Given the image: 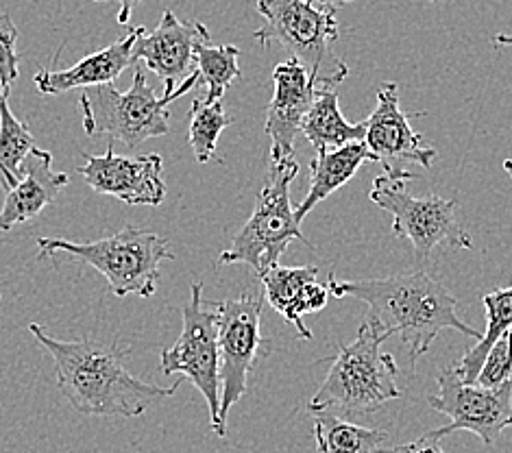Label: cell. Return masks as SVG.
I'll list each match as a JSON object with an SVG mask.
<instances>
[{"label": "cell", "mask_w": 512, "mask_h": 453, "mask_svg": "<svg viewBox=\"0 0 512 453\" xmlns=\"http://www.w3.org/2000/svg\"><path fill=\"white\" fill-rule=\"evenodd\" d=\"M29 332L53 355L59 393L81 414L136 419L157 401L173 397L184 384V377L168 388L140 382L127 369V351L116 345L96 340H57L38 323H31Z\"/></svg>", "instance_id": "1"}, {"label": "cell", "mask_w": 512, "mask_h": 453, "mask_svg": "<svg viewBox=\"0 0 512 453\" xmlns=\"http://www.w3.org/2000/svg\"><path fill=\"white\" fill-rule=\"evenodd\" d=\"M327 286L336 299L356 297L367 303L373 323L386 329L390 336L399 334L408 347L412 366L423 353H428L432 342L445 329L473 338L482 336L462 321L458 316V299L441 279L428 271L367 281H338L332 273Z\"/></svg>", "instance_id": "2"}, {"label": "cell", "mask_w": 512, "mask_h": 453, "mask_svg": "<svg viewBox=\"0 0 512 453\" xmlns=\"http://www.w3.org/2000/svg\"><path fill=\"white\" fill-rule=\"evenodd\" d=\"M390 338L386 329L369 321L356 340L338 347L325 382L310 401V412L371 414L401 397L397 388V362L382 347Z\"/></svg>", "instance_id": "3"}, {"label": "cell", "mask_w": 512, "mask_h": 453, "mask_svg": "<svg viewBox=\"0 0 512 453\" xmlns=\"http://www.w3.org/2000/svg\"><path fill=\"white\" fill-rule=\"evenodd\" d=\"M38 260L68 253L75 260L96 268L116 297L138 295L149 299L160 284V264L175 260L166 238L153 231L127 225L118 234L94 242H70L64 238H38Z\"/></svg>", "instance_id": "4"}, {"label": "cell", "mask_w": 512, "mask_h": 453, "mask_svg": "<svg viewBox=\"0 0 512 453\" xmlns=\"http://www.w3.org/2000/svg\"><path fill=\"white\" fill-rule=\"evenodd\" d=\"M297 175L299 164L295 157L271 159V170L258 192L253 212L231 240V247L218 255V266L245 264L260 279L279 264L292 240L308 244L290 203V186Z\"/></svg>", "instance_id": "5"}, {"label": "cell", "mask_w": 512, "mask_h": 453, "mask_svg": "<svg viewBox=\"0 0 512 453\" xmlns=\"http://www.w3.org/2000/svg\"><path fill=\"white\" fill-rule=\"evenodd\" d=\"M264 27L255 31L262 46L279 44L306 66L319 83H343L349 75L345 61L334 55L340 38L336 11L316 9L306 0H258Z\"/></svg>", "instance_id": "6"}, {"label": "cell", "mask_w": 512, "mask_h": 453, "mask_svg": "<svg viewBox=\"0 0 512 453\" xmlns=\"http://www.w3.org/2000/svg\"><path fill=\"white\" fill-rule=\"evenodd\" d=\"M179 96L164 92L157 96L146 81V72L136 68L127 92H118L114 83L85 88L79 96L83 129L90 138L109 136L136 149L142 142L162 138L170 131V103Z\"/></svg>", "instance_id": "7"}, {"label": "cell", "mask_w": 512, "mask_h": 453, "mask_svg": "<svg viewBox=\"0 0 512 453\" xmlns=\"http://www.w3.org/2000/svg\"><path fill=\"white\" fill-rule=\"evenodd\" d=\"M408 181L380 175L373 179L369 199L393 214V234L412 244L419 257H430L436 249H471L473 240L460 225L458 203L436 197L417 199L408 192Z\"/></svg>", "instance_id": "8"}, {"label": "cell", "mask_w": 512, "mask_h": 453, "mask_svg": "<svg viewBox=\"0 0 512 453\" xmlns=\"http://www.w3.org/2000/svg\"><path fill=\"white\" fill-rule=\"evenodd\" d=\"M221 349V432L227 436L229 410L245 397L249 375L258 360L271 353V342L262 336V305L258 292H245L236 299L212 301Z\"/></svg>", "instance_id": "9"}, {"label": "cell", "mask_w": 512, "mask_h": 453, "mask_svg": "<svg viewBox=\"0 0 512 453\" xmlns=\"http://www.w3.org/2000/svg\"><path fill=\"white\" fill-rule=\"evenodd\" d=\"M162 373L190 379L205 397L212 416V430L221 432V349H218V325L210 303L203 301V281L190 286V299L184 305V327L177 342L162 351Z\"/></svg>", "instance_id": "10"}, {"label": "cell", "mask_w": 512, "mask_h": 453, "mask_svg": "<svg viewBox=\"0 0 512 453\" xmlns=\"http://www.w3.org/2000/svg\"><path fill=\"white\" fill-rule=\"evenodd\" d=\"M428 403L449 419V425L441 430L428 432L436 440L467 430L480 436L486 447H491L506 427L512 425V382L486 388L478 382L467 384L454 369H445L438 375V395H430Z\"/></svg>", "instance_id": "11"}, {"label": "cell", "mask_w": 512, "mask_h": 453, "mask_svg": "<svg viewBox=\"0 0 512 453\" xmlns=\"http://www.w3.org/2000/svg\"><path fill=\"white\" fill-rule=\"evenodd\" d=\"M364 144L371 159L382 164L384 173L401 179H417L408 173L410 164L432 168L436 151L410 125V116L399 105V85L382 83L377 90V107L364 120Z\"/></svg>", "instance_id": "12"}, {"label": "cell", "mask_w": 512, "mask_h": 453, "mask_svg": "<svg viewBox=\"0 0 512 453\" xmlns=\"http://www.w3.org/2000/svg\"><path fill=\"white\" fill-rule=\"evenodd\" d=\"M83 164L77 173L99 194H109L127 205L157 207L166 199V183L162 179L164 159L149 155H118L109 144L103 155L83 153Z\"/></svg>", "instance_id": "13"}, {"label": "cell", "mask_w": 512, "mask_h": 453, "mask_svg": "<svg viewBox=\"0 0 512 453\" xmlns=\"http://www.w3.org/2000/svg\"><path fill=\"white\" fill-rule=\"evenodd\" d=\"M212 42V35L203 22H181L173 11H164V16L153 33L138 29L133 57L136 64L142 59L146 68L164 79L168 94H173L194 70V51L199 44Z\"/></svg>", "instance_id": "14"}, {"label": "cell", "mask_w": 512, "mask_h": 453, "mask_svg": "<svg viewBox=\"0 0 512 453\" xmlns=\"http://www.w3.org/2000/svg\"><path fill=\"white\" fill-rule=\"evenodd\" d=\"M273 99L266 109L264 131L271 140V159L295 157V140L310 112L316 81L299 59L290 57L273 70Z\"/></svg>", "instance_id": "15"}, {"label": "cell", "mask_w": 512, "mask_h": 453, "mask_svg": "<svg viewBox=\"0 0 512 453\" xmlns=\"http://www.w3.org/2000/svg\"><path fill=\"white\" fill-rule=\"evenodd\" d=\"M68 183L70 175L53 173L51 153L33 149L20 166L18 183L7 190L3 210H0V231H11L38 218Z\"/></svg>", "instance_id": "16"}, {"label": "cell", "mask_w": 512, "mask_h": 453, "mask_svg": "<svg viewBox=\"0 0 512 453\" xmlns=\"http://www.w3.org/2000/svg\"><path fill=\"white\" fill-rule=\"evenodd\" d=\"M138 29H131L125 38L116 40L101 51H96L88 57H83L79 64L66 70L44 68L33 77L35 88L40 94H64L77 88H96V85L114 83L129 66H136L133 57V46H136Z\"/></svg>", "instance_id": "17"}, {"label": "cell", "mask_w": 512, "mask_h": 453, "mask_svg": "<svg viewBox=\"0 0 512 453\" xmlns=\"http://www.w3.org/2000/svg\"><path fill=\"white\" fill-rule=\"evenodd\" d=\"M371 159L367 144L362 142H349L345 146L329 151H316V157L310 162V188L306 199L297 207L295 214L301 223L316 205L325 201L329 194H334L338 188H343L347 181L356 177L360 166Z\"/></svg>", "instance_id": "18"}, {"label": "cell", "mask_w": 512, "mask_h": 453, "mask_svg": "<svg viewBox=\"0 0 512 453\" xmlns=\"http://www.w3.org/2000/svg\"><path fill=\"white\" fill-rule=\"evenodd\" d=\"M338 85L340 83H319L310 112L303 118L301 133L314 146V151H329L345 146L349 142H362L367 136L364 122L351 125L340 114L338 107Z\"/></svg>", "instance_id": "19"}, {"label": "cell", "mask_w": 512, "mask_h": 453, "mask_svg": "<svg viewBox=\"0 0 512 453\" xmlns=\"http://www.w3.org/2000/svg\"><path fill=\"white\" fill-rule=\"evenodd\" d=\"M316 277H319V268L316 266L290 268L279 264L260 277L266 301L288 323L297 327V334L303 340H312V332L303 323V316H306V288Z\"/></svg>", "instance_id": "20"}, {"label": "cell", "mask_w": 512, "mask_h": 453, "mask_svg": "<svg viewBox=\"0 0 512 453\" xmlns=\"http://www.w3.org/2000/svg\"><path fill=\"white\" fill-rule=\"evenodd\" d=\"M482 301L486 308L484 334L478 338V345L462 355L454 366L456 375L460 379H465L467 384H475V379H478L482 371L486 355H489V351L493 349L497 338L506 334L508 329H512V286L489 292V295L482 297Z\"/></svg>", "instance_id": "21"}, {"label": "cell", "mask_w": 512, "mask_h": 453, "mask_svg": "<svg viewBox=\"0 0 512 453\" xmlns=\"http://www.w3.org/2000/svg\"><path fill=\"white\" fill-rule=\"evenodd\" d=\"M388 434L371 430L343 416L329 412H314V440L319 453H377Z\"/></svg>", "instance_id": "22"}, {"label": "cell", "mask_w": 512, "mask_h": 453, "mask_svg": "<svg viewBox=\"0 0 512 453\" xmlns=\"http://www.w3.org/2000/svg\"><path fill=\"white\" fill-rule=\"evenodd\" d=\"M7 99L0 85V183L5 190L16 186L24 157L35 149L29 127L11 114Z\"/></svg>", "instance_id": "23"}, {"label": "cell", "mask_w": 512, "mask_h": 453, "mask_svg": "<svg viewBox=\"0 0 512 453\" xmlns=\"http://www.w3.org/2000/svg\"><path fill=\"white\" fill-rule=\"evenodd\" d=\"M238 48L231 44L212 46V42L199 44L194 51V64H197L199 77L205 85L203 101L218 103L229 90V85L240 77Z\"/></svg>", "instance_id": "24"}, {"label": "cell", "mask_w": 512, "mask_h": 453, "mask_svg": "<svg viewBox=\"0 0 512 453\" xmlns=\"http://www.w3.org/2000/svg\"><path fill=\"white\" fill-rule=\"evenodd\" d=\"M190 122V146L199 164H207L214 159L216 144L221 133L234 122V118L225 114V109L218 103H207L197 99L192 103L188 114Z\"/></svg>", "instance_id": "25"}, {"label": "cell", "mask_w": 512, "mask_h": 453, "mask_svg": "<svg viewBox=\"0 0 512 453\" xmlns=\"http://www.w3.org/2000/svg\"><path fill=\"white\" fill-rule=\"evenodd\" d=\"M475 382L486 388H497L512 382V329L497 338Z\"/></svg>", "instance_id": "26"}, {"label": "cell", "mask_w": 512, "mask_h": 453, "mask_svg": "<svg viewBox=\"0 0 512 453\" xmlns=\"http://www.w3.org/2000/svg\"><path fill=\"white\" fill-rule=\"evenodd\" d=\"M18 44V29L9 14H0V85L3 92L9 96L11 85L16 83L20 75V55L16 51Z\"/></svg>", "instance_id": "27"}, {"label": "cell", "mask_w": 512, "mask_h": 453, "mask_svg": "<svg viewBox=\"0 0 512 453\" xmlns=\"http://www.w3.org/2000/svg\"><path fill=\"white\" fill-rule=\"evenodd\" d=\"M377 453H445V451L441 449V445H438L436 438H430L428 434H423L419 440H414V443L380 449Z\"/></svg>", "instance_id": "28"}, {"label": "cell", "mask_w": 512, "mask_h": 453, "mask_svg": "<svg viewBox=\"0 0 512 453\" xmlns=\"http://www.w3.org/2000/svg\"><path fill=\"white\" fill-rule=\"evenodd\" d=\"M96 3H107V0H96ZM116 3L120 5V11H118L116 20H118L120 24H127L129 18H131V14H133V9H136V7L142 3V0H116Z\"/></svg>", "instance_id": "29"}, {"label": "cell", "mask_w": 512, "mask_h": 453, "mask_svg": "<svg viewBox=\"0 0 512 453\" xmlns=\"http://www.w3.org/2000/svg\"><path fill=\"white\" fill-rule=\"evenodd\" d=\"M306 3L323 11H338L345 3H351V0H306Z\"/></svg>", "instance_id": "30"}, {"label": "cell", "mask_w": 512, "mask_h": 453, "mask_svg": "<svg viewBox=\"0 0 512 453\" xmlns=\"http://www.w3.org/2000/svg\"><path fill=\"white\" fill-rule=\"evenodd\" d=\"M493 42H495L497 46H512V35L497 33V35H493Z\"/></svg>", "instance_id": "31"}, {"label": "cell", "mask_w": 512, "mask_h": 453, "mask_svg": "<svg viewBox=\"0 0 512 453\" xmlns=\"http://www.w3.org/2000/svg\"><path fill=\"white\" fill-rule=\"evenodd\" d=\"M504 170H506L510 181H512V159H506V162H504Z\"/></svg>", "instance_id": "32"}, {"label": "cell", "mask_w": 512, "mask_h": 453, "mask_svg": "<svg viewBox=\"0 0 512 453\" xmlns=\"http://www.w3.org/2000/svg\"><path fill=\"white\" fill-rule=\"evenodd\" d=\"M432 3H434V0H432Z\"/></svg>", "instance_id": "33"}]
</instances>
